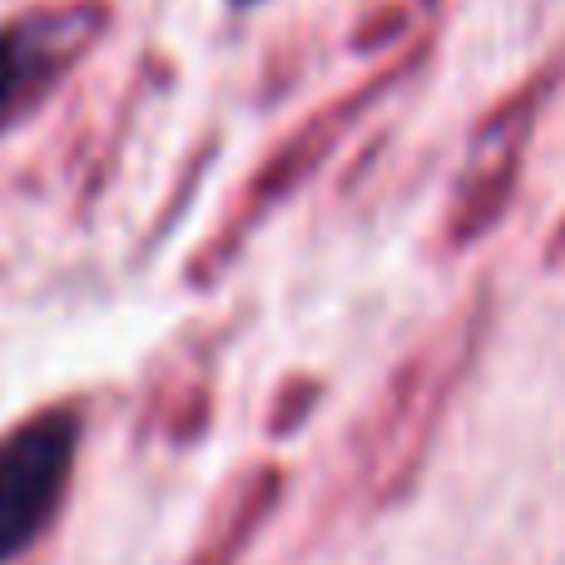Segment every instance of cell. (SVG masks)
<instances>
[{"instance_id":"obj_1","label":"cell","mask_w":565,"mask_h":565,"mask_svg":"<svg viewBox=\"0 0 565 565\" xmlns=\"http://www.w3.org/2000/svg\"><path fill=\"white\" fill-rule=\"evenodd\" d=\"M79 437H85V412L70 402L30 412L0 437V565L40 546L60 521L75 481Z\"/></svg>"},{"instance_id":"obj_2","label":"cell","mask_w":565,"mask_h":565,"mask_svg":"<svg viewBox=\"0 0 565 565\" xmlns=\"http://www.w3.org/2000/svg\"><path fill=\"white\" fill-rule=\"evenodd\" d=\"M99 30H105L99 0L30 10L0 30V135L60 85V75L99 40Z\"/></svg>"}]
</instances>
